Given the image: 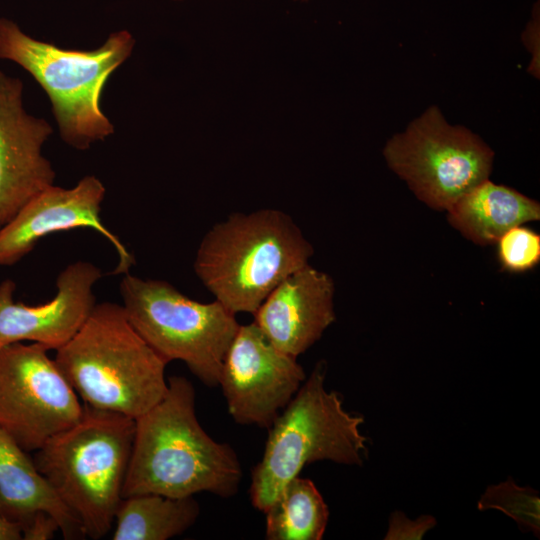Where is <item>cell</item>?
I'll use <instances>...</instances> for the list:
<instances>
[{"instance_id":"603a6c76","label":"cell","mask_w":540,"mask_h":540,"mask_svg":"<svg viewBox=\"0 0 540 540\" xmlns=\"http://www.w3.org/2000/svg\"><path fill=\"white\" fill-rule=\"evenodd\" d=\"M540 36V17H539V5H535L533 10L532 17L527 23L525 30L522 34V41L525 45L527 51L531 55V62L529 64V72L535 76L539 77V37Z\"/></svg>"},{"instance_id":"e0dca14e","label":"cell","mask_w":540,"mask_h":540,"mask_svg":"<svg viewBox=\"0 0 540 540\" xmlns=\"http://www.w3.org/2000/svg\"><path fill=\"white\" fill-rule=\"evenodd\" d=\"M200 513L193 496L155 493L123 497L116 510L113 540H167L181 535Z\"/></svg>"},{"instance_id":"8fae6325","label":"cell","mask_w":540,"mask_h":540,"mask_svg":"<svg viewBox=\"0 0 540 540\" xmlns=\"http://www.w3.org/2000/svg\"><path fill=\"white\" fill-rule=\"evenodd\" d=\"M105 193L103 183L88 175L72 188L52 185L36 195L0 228V266L15 264L49 234L90 228L108 240L118 255L112 273H129L135 264L133 254L100 218Z\"/></svg>"},{"instance_id":"30bf717a","label":"cell","mask_w":540,"mask_h":540,"mask_svg":"<svg viewBox=\"0 0 540 540\" xmlns=\"http://www.w3.org/2000/svg\"><path fill=\"white\" fill-rule=\"evenodd\" d=\"M306 379L303 367L254 323L240 325L225 355L218 386L236 423L269 428Z\"/></svg>"},{"instance_id":"d6986e66","label":"cell","mask_w":540,"mask_h":540,"mask_svg":"<svg viewBox=\"0 0 540 540\" xmlns=\"http://www.w3.org/2000/svg\"><path fill=\"white\" fill-rule=\"evenodd\" d=\"M486 508L500 509L522 526L539 530V498L511 481L487 489L479 501V509Z\"/></svg>"},{"instance_id":"3957f363","label":"cell","mask_w":540,"mask_h":540,"mask_svg":"<svg viewBox=\"0 0 540 540\" xmlns=\"http://www.w3.org/2000/svg\"><path fill=\"white\" fill-rule=\"evenodd\" d=\"M55 362L86 405L136 419L165 395L168 364L140 336L122 305L96 304Z\"/></svg>"},{"instance_id":"4fadbf2b","label":"cell","mask_w":540,"mask_h":540,"mask_svg":"<svg viewBox=\"0 0 540 540\" xmlns=\"http://www.w3.org/2000/svg\"><path fill=\"white\" fill-rule=\"evenodd\" d=\"M102 278L94 264L77 261L57 277L53 299L38 305L14 300L16 285L11 279L0 283V347L32 341L49 350L64 346L86 322L96 297L93 288Z\"/></svg>"},{"instance_id":"5bb4252c","label":"cell","mask_w":540,"mask_h":540,"mask_svg":"<svg viewBox=\"0 0 540 540\" xmlns=\"http://www.w3.org/2000/svg\"><path fill=\"white\" fill-rule=\"evenodd\" d=\"M335 284L309 263L287 276L254 312V323L280 351L297 358L335 321Z\"/></svg>"},{"instance_id":"cb8c5ba5","label":"cell","mask_w":540,"mask_h":540,"mask_svg":"<svg viewBox=\"0 0 540 540\" xmlns=\"http://www.w3.org/2000/svg\"><path fill=\"white\" fill-rule=\"evenodd\" d=\"M22 539L21 528L0 515V540Z\"/></svg>"},{"instance_id":"7c38bea8","label":"cell","mask_w":540,"mask_h":540,"mask_svg":"<svg viewBox=\"0 0 540 540\" xmlns=\"http://www.w3.org/2000/svg\"><path fill=\"white\" fill-rule=\"evenodd\" d=\"M51 133L46 120L26 112L22 82L0 70V228L54 185L55 171L42 154Z\"/></svg>"},{"instance_id":"5b68a950","label":"cell","mask_w":540,"mask_h":540,"mask_svg":"<svg viewBox=\"0 0 540 540\" xmlns=\"http://www.w3.org/2000/svg\"><path fill=\"white\" fill-rule=\"evenodd\" d=\"M134 45L132 34L120 30L96 49H65L35 39L13 20L0 17V59L18 64L37 81L50 100L61 138L79 150L113 133L101 95Z\"/></svg>"},{"instance_id":"7402d4cb","label":"cell","mask_w":540,"mask_h":540,"mask_svg":"<svg viewBox=\"0 0 540 540\" xmlns=\"http://www.w3.org/2000/svg\"><path fill=\"white\" fill-rule=\"evenodd\" d=\"M57 531H60L57 520L45 511L37 512L22 529L24 540H48L52 539Z\"/></svg>"},{"instance_id":"7a4b0ae2","label":"cell","mask_w":540,"mask_h":540,"mask_svg":"<svg viewBox=\"0 0 540 540\" xmlns=\"http://www.w3.org/2000/svg\"><path fill=\"white\" fill-rule=\"evenodd\" d=\"M313 253L287 213L272 208L236 212L205 234L194 272L229 311L254 314L287 276L309 263Z\"/></svg>"},{"instance_id":"9c48e42d","label":"cell","mask_w":540,"mask_h":540,"mask_svg":"<svg viewBox=\"0 0 540 540\" xmlns=\"http://www.w3.org/2000/svg\"><path fill=\"white\" fill-rule=\"evenodd\" d=\"M47 352L35 342L0 347V428L28 453L76 424L84 412Z\"/></svg>"},{"instance_id":"277c9868","label":"cell","mask_w":540,"mask_h":540,"mask_svg":"<svg viewBox=\"0 0 540 540\" xmlns=\"http://www.w3.org/2000/svg\"><path fill=\"white\" fill-rule=\"evenodd\" d=\"M135 419L84 405L82 418L50 438L33 458L58 498L100 539L114 524L131 458Z\"/></svg>"},{"instance_id":"2e32d148","label":"cell","mask_w":540,"mask_h":540,"mask_svg":"<svg viewBox=\"0 0 540 540\" xmlns=\"http://www.w3.org/2000/svg\"><path fill=\"white\" fill-rule=\"evenodd\" d=\"M446 211L449 223L481 246L496 243L515 226L540 220L537 201L489 179L463 194Z\"/></svg>"},{"instance_id":"6da1fadb","label":"cell","mask_w":540,"mask_h":540,"mask_svg":"<svg viewBox=\"0 0 540 540\" xmlns=\"http://www.w3.org/2000/svg\"><path fill=\"white\" fill-rule=\"evenodd\" d=\"M167 382L163 398L135 419L122 496L155 493L180 498L200 492L234 496L242 478L238 455L200 425L192 383L183 376H171Z\"/></svg>"},{"instance_id":"52a82bcc","label":"cell","mask_w":540,"mask_h":540,"mask_svg":"<svg viewBox=\"0 0 540 540\" xmlns=\"http://www.w3.org/2000/svg\"><path fill=\"white\" fill-rule=\"evenodd\" d=\"M123 308L140 336L167 363L179 360L205 385L218 386L227 350L240 326L214 300L202 303L158 279L129 273L120 283Z\"/></svg>"},{"instance_id":"d4e9b609","label":"cell","mask_w":540,"mask_h":540,"mask_svg":"<svg viewBox=\"0 0 540 540\" xmlns=\"http://www.w3.org/2000/svg\"><path fill=\"white\" fill-rule=\"evenodd\" d=\"M294 1L307 2V1H310V0H294Z\"/></svg>"},{"instance_id":"9a60e30c","label":"cell","mask_w":540,"mask_h":540,"mask_svg":"<svg viewBox=\"0 0 540 540\" xmlns=\"http://www.w3.org/2000/svg\"><path fill=\"white\" fill-rule=\"evenodd\" d=\"M39 511L57 520L64 539L86 538L81 522L58 498L33 458L0 428V515L22 532Z\"/></svg>"},{"instance_id":"ffe728a7","label":"cell","mask_w":540,"mask_h":540,"mask_svg":"<svg viewBox=\"0 0 540 540\" xmlns=\"http://www.w3.org/2000/svg\"><path fill=\"white\" fill-rule=\"evenodd\" d=\"M498 259L503 270L522 273L540 261V235L522 225L506 231L496 242Z\"/></svg>"},{"instance_id":"ac0fdd59","label":"cell","mask_w":540,"mask_h":540,"mask_svg":"<svg viewBox=\"0 0 540 540\" xmlns=\"http://www.w3.org/2000/svg\"><path fill=\"white\" fill-rule=\"evenodd\" d=\"M268 540H320L329 510L315 484L296 476L264 512Z\"/></svg>"},{"instance_id":"8992f818","label":"cell","mask_w":540,"mask_h":540,"mask_svg":"<svg viewBox=\"0 0 540 540\" xmlns=\"http://www.w3.org/2000/svg\"><path fill=\"white\" fill-rule=\"evenodd\" d=\"M325 375L326 363L320 361L268 428L250 485L252 505L263 513L306 464L321 460L363 463L367 438L360 426L364 419L347 412L337 392L326 390Z\"/></svg>"},{"instance_id":"ba28073f","label":"cell","mask_w":540,"mask_h":540,"mask_svg":"<svg viewBox=\"0 0 540 540\" xmlns=\"http://www.w3.org/2000/svg\"><path fill=\"white\" fill-rule=\"evenodd\" d=\"M388 167L430 208L446 211L489 179L494 152L477 134L430 106L383 148Z\"/></svg>"},{"instance_id":"44dd1931","label":"cell","mask_w":540,"mask_h":540,"mask_svg":"<svg viewBox=\"0 0 540 540\" xmlns=\"http://www.w3.org/2000/svg\"><path fill=\"white\" fill-rule=\"evenodd\" d=\"M434 524L435 521L431 517L425 516L417 521H411L401 513H395L386 539H420Z\"/></svg>"}]
</instances>
